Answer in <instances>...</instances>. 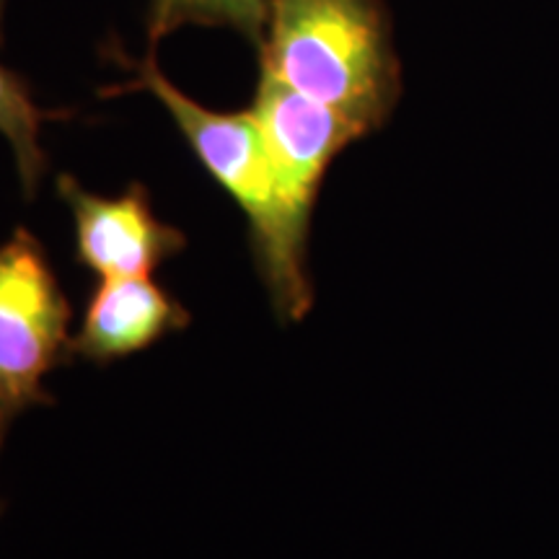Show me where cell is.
<instances>
[{
  "label": "cell",
  "mask_w": 559,
  "mask_h": 559,
  "mask_svg": "<svg viewBox=\"0 0 559 559\" xmlns=\"http://www.w3.org/2000/svg\"><path fill=\"white\" fill-rule=\"evenodd\" d=\"M111 58L130 70L132 81L107 94L148 91L164 104L205 171L247 215L249 249L272 309L283 321L304 319L313 306V285L306 264L309 234H304L290 218V210L280 194L267 143L251 109L215 111L202 107L160 73L153 52L135 60L115 45Z\"/></svg>",
  "instance_id": "1"
},
{
  "label": "cell",
  "mask_w": 559,
  "mask_h": 559,
  "mask_svg": "<svg viewBox=\"0 0 559 559\" xmlns=\"http://www.w3.org/2000/svg\"><path fill=\"white\" fill-rule=\"evenodd\" d=\"M260 75L368 135L389 122L402 94L389 11L381 0H272Z\"/></svg>",
  "instance_id": "2"
},
{
  "label": "cell",
  "mask_w": 559,
  "mask_h": 559,
  "mask_svg": "<svg viewBox=\"0 0 559 559\" xmlns=\"http://www.w3.org/2000/svg\"><path fill=\"white\" fill-rule=\"evenodd\" d=\"M70 319L45 247L16 228L0 243V449L21 412L55 402L45 376L73 358Z\"/></svg>",
  "instance_id": "3"
},
{
  "label": "cell",
  "mask_w": 559,
  "mask_h": 559,
  "mask_svg": "<svg viewBox=\"0 0 559 559\" xmlns=\"http://www.w3.org/2000/svg\"><path fill=\"white\" fill-rule=\"evenodd\" d=\"M251 115L267 143L280 194L296 226L309 234L321 181L337 153L362 138L337 111L260 75Z\"/></svg>",
  "instance_id": "4"
},
{
  "label": "cell",
  "mask_w": 559,
  "mask_h": 559,
  "mask_svg": "<svg viewBox=\"0 0 559 559\" xmlns=\"http://www.w3.org/2000/svg\"><path fill=\"white\" fill-rule=\"evenodd\" d=\"M58 194L75 223V260L99 280L148 277L187 249L185 230L153 213L151 194L140 181L120 198H102L60 174Z\"/></svg>",
  "instance_id": "5"
},
{
  "label": "cell",
  "mask_w": 559,
  "mask_h": 559,
  "mask_svg": "<svg viewBox=\"0 0 559 559\" xmlns=\"http://www.w3.org/2000/svg\"><path fill=\"white\" fill-rule=\"evenodd\" d=\"M190 321L192 313L151 277L99 280L73 337V358L109 366L187 330Z\"/></svg>",
  "instance_id": "6"
},
{
  "label": "cell",
  "mask_w": 559,
  "mask_h": 559,
  "mask_svg": "<svg viewBox=\"0 0 559 559\" xmlns=\"http://www.w3.org/2000/svg\"><path fill=\"white\" fill-rule=\"evenodd\" d=\"M66 117H70L68 111L41 109L34 102L29 83L0 62V135L9 140L26 198L37 194L39 179L47 169V156L39 140L41 124Z\"/></svg>",
  "instance_id": "7"
},
{
  "label": "cell",
  "mask_w": 559,
  "mask_h": 559,
  "mask_svg": "<svg viewBox=\"0 0 559 559\" xmlns=\"http://www.w3.org/2000/svg\"><path fill=\"white\" fill-rule=\"evenodd\" d=\"M272 0H148V52L181 26H221L241 34L260 50Z\"/></svg>",
  "instance_id": "8"
},
{
  "label": "cell",
  "mask_w": 559,
  "mask_h": 559,
  "mask_svg": "<svg viewBox=\"0 0 559 559\" xmlns=\"http://www.w3.org/2000/svg\"><path fill=\"white\" fill-rule=\"evenodd\" d=\"M5 3H9V0H0V39H3V13H5Z\"/></svg>",
  "instance_id": "9"
},
{
  "label": "cell",
  "mask_w": 559,
  "mask_h": 559,
  "mask_svg": "<svg viewBox=\"0 0 559 559\" xmlns=\"http://www.w3.org/2000/svg\"><path fill=\"white\" fill-rule=\"evenodd\" d=\"M0 513H3V502H0Z\"/></svg>",
  "instance_id": "10"
}]
</instances>
